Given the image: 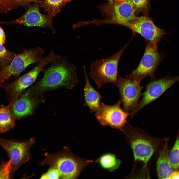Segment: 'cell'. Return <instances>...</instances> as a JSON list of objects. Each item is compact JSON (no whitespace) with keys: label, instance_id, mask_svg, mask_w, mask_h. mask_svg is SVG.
<instances>
[{"label":"cell","instance_id":"1","mask_svg":"<svg viewBox=\"0 0 179 179\" xmlns=\"http://www.w3.org/2000/svg\"><path fill=\"white\" fill-rule=\"evenodd\" d=\"M51 62L50 66L44 71L42 79L31 87L35 95L60 87L71 88L78 82L76 68L73 64L61 57Z\"/></svg>","mask_w":179,"mask_h":179},{"label":"cell","instance_id":"2","mask_svg":"<svg viewBox=\"0 0 179 179\" xmlns=\"http://www.w3.org/2000/svg\"><path fill=\"white\" fill-rule=\"evenodd\" d=\"M45 156L40 165H47L55 169L62 179H77L84 168L93 162L78 157L67 147L55 153H46Z\"/></svg>","mask_w":179,"mask_h":179},{"label":"cell","instance_id":"3","mask_svg":"<svg viewBox=\"0 0 179 179\" xmlns=\"http://www.w3.org/2000/svg\"><path fill=\"white\" fill-rule=\"evenodd\" d=\"M131 40L110 56L97 59L92 62L90 67L89 75L95 82L98 89L109 83L116 85L118 78V67L120 60Z\"/></svg>","mask_w":179,"mask_h":179},{"label":"cell","instance_id":"4","mask_svg":"<svg viewBox=\"0 0 179 179\" xmlns=\"http://www.w3.org/2000/svg\"><path fill=\"white\" fill-rule=\"evenodd\" d=\"M57 55L50 51L33 69L13 81L2 84L0 87L4 90L9 103L12 104L25 89L33 84L39 73L49 63L57 58Z\"/></svg>","mask_w":179,"mask_h":179},{"label":"cell","instance_id":"5","mask_svg":"<svg viewBox=\"0 0 179 179\" xmlns=\"http://www.w3.org/2000/svg\"><path fill=\"white\" fill-rule=\"evenodd\" d=\"M35 141L34 137L22 141L0 137V145L5 151L11 162L10 179L14 178L15 173L29 160L30 149Z\"/></svg>","mask_w":179,"mask_h":179},{"label":"cell","instance_id":"6","mask_svg":"<svg viewBox=\"0 0 179 179\" xmlns=\"http://www.w3.org/2000/svg\"><path fill=\"white\" fill-rule=\"evenodd\" d=\"M98 8L106 19L95 22V24H114L126 26L136 17L132 0H127L117 4L108 2Z\"/></svg>","mask_w":179,"mask_h":179},{"label":"cell","instance_id":"7","mask_svg":"<svg viewBox=\"0 0 179 179\" xmlns=\"http://www.w3.org/2000/svg\"><path fill=\"white\" fill-rule=\"evenodd\" d=\"M43 49L40 47L26 49L15 55L10 64L0 71V86L11 76H17L29 65L38 63L43 57Z\"/></svg>","mask_w":179,"mask_h":179},{"label":"cell","instance_id":"8","mask_svg":"<svg viewBox=\"0 0 179 179\" xmlns=\"http://www.w3.org/2000/svg\"><path fill=\"white\" fill-rule=\"evenodd\" d=\"M146 41L144 52L139 64L135 69L126 76V78L140 81L147 77H150L151 80L155 79V72L164 56L149 42Z\"/></svg>","mask_w":179,"mask_h":179},{"label":"cell","instance_id":"9","mask_svg":"<svg viewBox=\"0 0 179 179\" xmlns=\"http://www.w3.org/2000/svg\"><path fill=\"white\" fill-rule=\"evenodd\" d=\"M118 76L116 85L121 96L122 109L126 112L129 113L137 106L143 87L140 85V81Z\"/></svg>","mask_w":179,"mask_h":179},{"label":"cell","instance_id":"10","mask_svg":"<svg viewBox=\"0 0 179 179\" xmlns=\"http://www.w3.org/2000/svg\"><path fill=\"white\" fill-rule=\"evenodd\" d=\"M179 80L178 76L151 80L146 86L145 91L142 94L141 99L135 109L130 113L131 117H133L141 109L157 99Z\"/></svg>","mask_w":179,"mask_h":179},{"label":"cell","instance_id":"11","mask_svg":"<svg viewBox=\"0 0 179 179\" xmlns=\"http://www.w3.org/2000/svg\"><path fill=\"white\" fill-rule=\"evenodd\" d=\"M120 99L113 105L101 103L99 108L95 112V116L100 124L122 132L123 128L126 122V118L130 114L124 111L121 108Z\"/></svg>","mask_w":179,"mask_h":179},{"label":"cell","instance_id":"12","mask_svg":"<svg viewBox=\"0 0 179 179\" xmlns=\"http://www.w3.org/2000/svg\"><path fill=\"white\" fill-rule=\"evenodd\" d=\"M125 26L140 35L157 49L158 43L167 34L163 30L156 26L150 18L146 16L136 17Z\"/></svg>","mask_w":179,"mask_h":179},{"label":"cell","instance_id":"13","mask_svg":"<svg viewBox=\"0 0 179 179\" xmlns=\"http://www.w3.org/2000/svg\"><path fill=\"white\" fill-rule=\"evenodd\" d=\"M27 7L25 13L14 22L29 27L47 28L49 29L53 33H55L52 19L46 14H43L40 12L38 2H34Z\"/></svg>","mask_w":179,"mask_h":179},{"label":"cell","instance_id":"14","mask_svg":"<svg viewBox=\"0 0 179 179\" xmlns=\"http://www.w3.org/2000/svg\"><path fill=\"white\" fill-rule=\"evenodd\" d=\"M31 88L21 94L12 104L10 109L16 119H20L33 113L37 101Z\"/></svg>","mask_w":179,"mask_h":179},{"label":"cell","instance_id":"15","mask_svg":"<svg viewBox=\"0 0 179 179\" xmlns=\"http://www.w3.org/2000/svg\"><path fill=\"white\" fill-rule=\"evenodd\" d=\"M83 68L85 79V86L84 89L85 104L89 108L90 112H95L99 108L101 96L90 84L84 65L83 66Z\"/></svg>","mask_w":179,"mask_h":179},{"label":"cell","instance_id":"16","mask_svg":"<svg viewBox=\"0 0 179 179\" xmlns=\"http://www.w3.org/2000/svg\"><path fill=\"white\" fill-rule=\"evenodd\" d=\"M135 160H140L146 165L154 151L152 146L148 140L139 138L133 141L131 144Z\"/></svg>","mask_w":179,"mask_h":179},{"label":"cell","instance_id":"17","mask_svg":"<svg viewBox=\"0 0 179 179\" xmlns=\"http://www.w3.org/2000/svg\"><path fill=\"white\" fill-rule=\"evenodd\" d=\"M169 154L167 143L160 153L157 162V174L159 179L171 178L173 171L169 159Z\"/></svg>","mask_w":179,"mask_h":179},{"label":"cell","instance_id":"18","mask_svg":"<svg viewBox=\"0 0 179 179\" xmlns=\"http://www.w3.org/2000/svg\"><path fill=\"white\" fill-rule=\"evenodd\" d=\"M71 0H42L38 2L39 7L42 8L44 12L52 18L60 12L62 8Z\"/></svg>","mask_w":179,"mask_h":179},{"label":"cell","instance_id":"19","mask_svg":"<svg viewBox=\"0 0 179 179\" xmlns=\"http://www.w3.org/2000/svg\"><path fill=\"white\" fill-rule=\"evenodd\" d=\"M10 105L0 108V133H5L15 126L16 119L10 109Z\"/></svg>","mask_w":179,"mask_h":179},{"label":"cell","instance_id":"20","mask_svg":"<svg viewBox=\"0 0 179 179\" xmlns=\"http://www.w3.org/2000/svg\"><path fill=\"white\" fill-rule=\"evenodd\" d=\"M96 162L103 168L112 171L118 168L120 165V161L115 156L110 153L104 154L96 160Z\"/></svg>","mask_w":179,"mask_h":179},{"label":"cell","instance_id":"21","mask_svg":"<svg viewBox=\"0 0 179 179\" xmlns=\"http://www.w3.org/2000/svg\"><path fill=\"white\" fill-rule=\"evenodd\" d=\"M179 138L176 140L169 154V158L173 169L178 170L179 169Z\"/></svg>","mask_w":179,"mask_h":179},{"label":"cell","instance_id":"22","mask_svg":"<svg viewBox=\"0 0 179 179\" xmlns=\"http://www.w3.org/2000/svg\"><path fill=\"white\" fill-rule=\"evenodd\" d=\"M11 170L10 160L5 162L2 160L0 165V179H10Z\"/></svg>","mask_w":179,"mask_h":179},{"label":"cell","instance_id":"23","mask_svg":"<svg viewBox=\"0 0 179 179\" xmlns=\"http://www.w3.org/2000/svg\"><path fill=\"white\" fill-rule=\"evenodd\" d=\"M14 54H12L7 50L3 46V45L0 43V61H9L12 59V58L14 57Z\"/></svg>","mask_w":179,"mask_h":179},{"label":"cell","instance_id":"24","mask_svg":"<svg viewBox=\"0 0 179 179\" xmlns=\"http://www.w3.org/2000/svg\"><path fill=\"white\" fill-rule=\"evenodd\" d=\"M60 177L58 172L55 169L50 167L47 171L43 175L41 179H59Z\"/></svg>","mask_w":179,"mask_h":179},{"label":"cell","instance_id":"25","mask_svg":"<svg viewBox=\"0 0 179 179\" xmlns=\"http://www.w3.org/2000/svg\"><path fill=\"white\" fill-rule=\"evenodd\" d=\"M135 12H139L147 6L148 0H132Z\"/></svg>","mask_w":179,"mask_h":179},{"label":"cell","instance_id":"26","mask_svg":"<svg viewBox=\"0 0 179 179\" xmlns=\"http://www.w3.org/2000/svg\"><path fill=\"white\" fill-rule=\"evenodd\" d=\"M16 6H28L30 5L32 2H36L39 1L40 0H12Z\"/></svg>","mask_w":179,"mask_h":179},{"label":"cell","instance_id":"27","mask_svg":"<svg viewBox=\"0 0 179 179\" xmlns=\"http://www.w3.org/2000/svg\"><path fill=\"white\" fill-rule=\"evenodd\" d=\"M12 8L0 0V13H6Z\"/></svg>","mask_w":179,"mask_h":179},{"label":"cell","instance_id":"28","mask_svg":"<svg viewBox=\"0 0 179 179\" xmlns=\"http://www.w3.org/2000/svg\"><path fill=\"white\" fill-rule=\"evenodd\" d=\"M5 41V35L2 28L0 26V43L2 45L4 44Z\"/></svg>","mask_w":179,"mask_h":179},{"label":"cell","instance_id":"29","mask_svg":"<svg viewBox=\"0 0 179 179\" xmlns=\"http://www.w3.org/2000/svg\"><path fill=\"white\" fill-rule=\"evenodd\" d=\"M179 172L178 170L173 171L171 179H179Z\"/></svg>","mask_w":179,"mask_h":179},{"label":"cell","instance_id":"30","mask_svg":"<svg viewBox=\"0 0 179 179\" xmlns=\"http://www.w3.org/2000/svg\"><path fill=\"white\" fill-rule=\"evenodd\" d=\"M127 0H113V3L117 4Z\"/></svg>","mask_w":179,"mask_h":179},{"label":"cell","instance_id":"31","mask_svg":"<svg viewBox=\"0 0 179 179\" xmlns=\"http://www.w3.org/2000/svg\"><path fill=\"white\" fill-rule=\"evenodd\" d=\"M2 2L5 3H7L9 1V0H0Z\"/></svg>","mask_w":179,"mask_h":179},{"label":"cell","instance_id":"32","mask_svg":"<svg viewBox=\"0 0 179 179\" xmlns=\"http://www.w3.org/2000/svg\"><path fill=\"white\" fill-rule=\"evenodd\" d=\"M108 2L111 3H113V0H108Z\"/></svg>","mask_w":179,"mask_h":179},{"label":"cell","instance_id":"33","mask_svg":"<svg viewBox=\"0 0 179 179\" xmlns=\"http://www.w3.org/2000/svg\"><path fill=\"white\" fill-rule=\"evenodd\" d=\"M5 106L3 105H0V108Z\"/></svg>","mask_w":179,"mask_h":179}]
</instances>
